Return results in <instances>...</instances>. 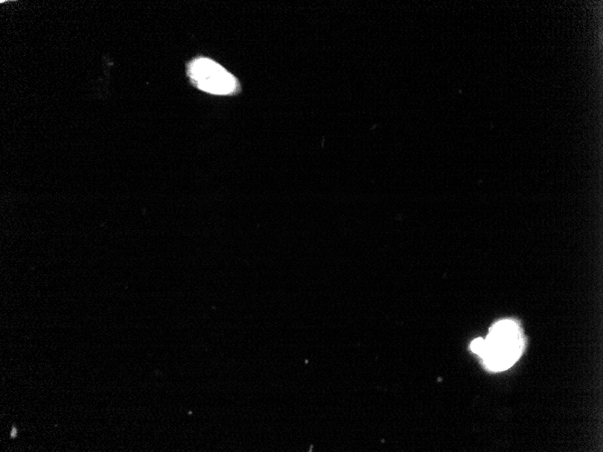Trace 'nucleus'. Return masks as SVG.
Listing matches in <instances>:
<instances>
[{
    "instance_id": "1",
    "label": "nucleus",
    "mask_w": 603,
    "mask_h": 452,
    "mask_svg": "<svg viewBox=\"0 0 603 452\" xmlns=\"http://www.w3.org/2000/svg\"><path fill=\"white\" fill-rule=\"evenodd\" d=\"M520 337L518 326L511 320H503L492 328L482 355L489 369L500 371L508 369L520 354Z\"/></svg>"
},
{
    "instance_id": "3",
    "label": "nucleus",
    "mask_w": 603,
    "mask_h": 452,
    "mask_svg": "<svg viewBox=\"0 0 603 452\" xmlns=\"http://www.w3.org/2000/svg\"><path fill=\"white\" fill-rule=\"evenodd\" d=\"M484 348L485 340H482V338L475 340L471 345V349H473V351L480 356L482 355L483 351H484Z\"/></svg>"
},
{
    "instance_id": "2",
    "label": "nucleus",
    "mask_w": 603,
    "mask_h": 452,
    "mask_svg": "<svg viewBox=\"0 0 603 452\" xmlns=\"http://www.w3.org/2000/svg\"><path fill=\"white\" fill-rule=\"evenodd\" d=\"M189 75L195 85L203 92L227 95L237 88V80L220 64L201 58L189 66Z\"/></svg>"
},
{
    "instance_id": "4",
    "label": "nucleus",
    "mask_w": 603,
    "mask_h": 452,
    "mask_svg": "<svg viewBox=\"0 0 603 452\" xmlns=\"http://www.w3.org/2000/svg\"><path fill=\"white\" fill-rule=\"evenodd\" d=\"M16 435H17L16 428H13L12 433H11V437H12V438H14V437H16Z\"/></svg>"
}]
</instances>
